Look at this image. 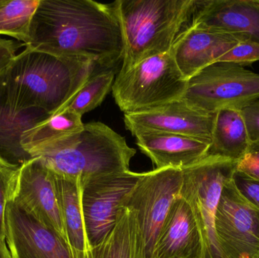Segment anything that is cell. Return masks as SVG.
<instances>
[{
    "instance_id": "obj_1",
    "label": "cell",
    "mask_w": 259,
    "mask_h": 258,
    "mask_svg": "<svg viewBox=\"0 0 259 258\" xmlns=\"http://www.w3.org/2000/svg\"><path fill=\"white\" fill-rule=\"evenodd\" d=\"M26 47L111 68L123 59L122 31L113 3L39 0Z\"/></svg>"
},
{
    "instance_id": "obj_2",
    "label": "cell",
    "mask_w": 259,
    "mask_h": 258,
    "mask_svg": "<svg viewBox=\"0 0 259 258\" xmlns=\"http://www.w3.org/2000/svg\"><path fill=\"white\" fill-rule=\"evenodd\" d=\"M92 62L66 59L26 47L2 72L11 101L21 109L50 115L65 109L92 77Z\"/></svg>"
},
{
    "instance_id": "obj_3",
    "label": "cell",
    "mask_w": 259,
    "mask_h": 258,
    "mask_svg": "<svg viewBox=\"0 0 259 258\" xmlns=\"http://www.w3.org/2000/svg\"><path fill=\"white\" fill-rule=\"evenodd\" d=\"M27 152L32 159H40L56 175L82 184L93 177L130 171L137 151L109 126L93 122L75 134Z\"/></svg>"
},
{
    "instance_id": "obj_4",
    "label": "cell",
    "mask_w": 259,
    "mask_h": 258,
    "mask_svg": "<svg viewBox=\"0 0 259 258\" xmlns=\"http://www.w3.org/2000/svg\"><path fill=\"white\" fill-rule=\"evenodd\" d=\"M196 0H118L113 4L124 42V73L145 59L170 53L188 28Z\"/></svg>"
},
{
    "instance_id": "obj_5",
    "label": "cell",
    "mask_w": 259,
    "mask_h": 258,
    "mask_svg": "<svg viewBox=\"0 0 259 258\" xmlns=\"http://www.w3.org/2000/svg\"><path fill=\"white\" fill-rule=\"evenodd\" d=\"M187 81L170 51L145 59L126 72H119L112 93L121 111L134 113L182 98Z\"/></svg>"
},
{
    "instance_id": "obj_6",
    "label": "cell",
    "mask_w": 259,
    "mask_h": 258,
    "mask_svg": "<svg viewBox=\"0 0 259 258\" xmlns=\"http://www.w3.org/2000/svg\"><path fill=\"white\" fill-rule=\"evenodd\" d=\"M239 162L207 156L182 170L180 196L191 207L202 233L204 258H224L216 238V212L224 186L232 180Z\"/></svg>"
},
{
    "instance_id": "obj_7",
    "label": "cell",
    "mask_w": 259,
    "mask_h": 258,
    "mask_svg": "<svg viewBox=\"0 0 259 258\" xmlns=\"http://www.w3.org/2000/svg\"><path fill=\"white\" fill-rule=\"evenodd\" d=\"M183 99L196 110L215 114L241 110L259 98V74L231 62H215L189 79Z\"/></svg>"
},
{
    "instance_id": "obj_8",
    "label": "cell",
    "mask_w": 259,
    "mask_h": 258,
    "mask_svg": "<svg viewBox=\"0 0 259 258\" xmlns=\"http://www.w3.org/2000/svg\"><path fill=\"white\" fill-rule=\"evenodd\" d=\"M183 171L175 168L143 173L121 207L132 209L144 241L146 258H152L154 248L170 206L179 196Z\"/></svg>"
},
{
    "instance_id": "obj_9",
    "label": "cell",
    "mask_w": 259,
    "mask_h": 258,
    "mask_svg": "<svg viewBox=\"0 0 259 258\" xmlns=\"http://www.w3.org/2000/svg\"><path fill=\"white\" fill-rule=\"evenodd\" d=\"M143 173L127 171L93 177L81 184V204L88 242L98 245L116 224L127 195Z\"/></svg>"
},
{
    "instance_id": "obj_10",
    "label": "cell",
    "mask_w": 259,
    "mask_h": 258,
    "mask_svg": "<svg viewBox=\"0 0 259 258\" xmlns=\"http://www.w3.org/2000/svg\"><path fill=\"white\" fill-rule=\"evenodd\" d=\"M216 238L224 258H256L259 212L238 193L232 180L224 186L216 212Z\"/></svg>"
},
{
    "instance_id": "obj_11",
    "label": "cell",
    "mask_w": 259,
    "mask_h": 258,
    "mask_svg": "<svg viewBox=\"0 0 259 258\" xmlns=\"http://www.w3.org/2000/svg\"><path fill=\"white\" fill-rule=\"evenodd\" d=\"M12 199L60 236L68 247L56 190V175L39 158L30 159L20 168Z\"/></svg>"
},
{
    "instance_id": "obj_12",
    "label": "cell",
    "mask_w": 259,
    "mask_h": 258,
    "mask_svg": "<svg viewBox=\"0 0 259 258\" xmlns=\"http://www.w3.org/2000/svg\"><path fill=\"white\" fill-rule=\"evenodd\" d=\"M6 242L12 258H72L60 236L13 199L6 205Z\"/></svg>"
},
{
    "instance_id": "obj_13",
    "label": "cell",
    "mask_w": 259,
    "mask_h": 258,
    "mask_svg": "<svg viewBox=\"0 0 259 258\" xmlns=\"http://www.w3.org/2000/svg\"><path fill=\"white\" fill-rule=\"evenodd\" d=\"M215 114L189 106L183 98L149 110L124 114L126 128L134 136L141 132L185 135L211 142Z\"/></svg>"
},
{
    "instance_id": "obj_14",
    "label": "cell",
    "mask_w": 259,
    "mask_h": 258,
    "mask_svg": "<svg viewBox=\"0 0 259 258\" xmlns=\"http://www.w3.org/2000/svg\"><path fill=\"white\" fill-rule=\"evenodd\" d=\"M190 27L259 45V0H196Z\"/></svg>"
},
{
    "instance_id": "obj_15",
    "label": "cell",
    "mask_w": 259,
    "mask_h": 258,
    "mask_svg": "<svg viewBox=\"0 0 259 258\" xmlns=\"http://www.w3.org/2000/svg\"><path fill=\"white\" fill-rule=\"evenodd\" d=\"M152 258H204L200 229L190 204L180 195L170 206Z\"/></svg>"
},
{
    "instance_id": "obj_16",
    "label": "cell",
    "mask_w": 259,
    "mask_h": 258,
    "mask_svg": "<svg viewBox=\"0 0 259 258\" xmlns=\"http://www.w3.org/2000/svg\"><path fill=\"white\" fill-rule=\"evenodd\" d=\"M240 41L228 33L190 27L175 40L170 53L184 78H191L235 46Z\"/></svg>"
},
{
    "instance_id": "obj_17",
    "label": "cell",
    "mask_w": 259,
    "mask_h": 258,
    "mask_svg": "<svg viewBox=\"0 0 259 258\" xmlns=\"http://www.w3.org/2000/svg\"><path fill=\"white\" fill-rule=\"evenodd\" d=\"M135 136L139 148L151 159L155 169L189 168L206 157L211 143L185 135L164 132H141Z\"/></svg>"
},
{
    "instance_id": "obj_18",
    "label": "cell",
    "mask_w": 259,
    "mask_h": 258,
    "mask_svg": "<svg viewBox=\"0 0 259 258\" xmlns=\"http://www.w3.org/2000/svg\"><path fill=\"white\" fill-rule=\"evenodd\" d=\"M3 72V71H2ZM0 73V157L10 165L21 167L32 159L22 145L23 136L52 116L39 109H21L9 98Z\"/></svg>"
},
{
    "instance_id": "obj_19",
    "label": "cell",
    "mask_w": 259,
    "mask_h": 258,
    "mask_svg": "<svg viewBox=\"0 0 259 258\" xmlns=\"http://www.w3.org/2000/svg\"><path fill=\"white\" fill-rule=\"evenodd\" d=\"M56 175V174H55ZM56 190L72 258H91L81 204V184L56 175Z\"/></svg>"
},
{
    "instance_id": "obj_20",
    "label": "cell",
    "mask_w": 259,
    "mask_h": 258,
    "mask_svg": "<svg viewBox=\"0 0 259 258\" xmlns=\"http://www.w3.org/2000/svg\"><path fill=\"white\" fill-rule=\"evenodd\" d=\"M250 141L240 109H222L215 113L211 143L207 156L240 162L250 146Z\"/></svg>"
},
{
    "instance_id": "obj_21",
    "label": "cell",
    "mask_w": 259,
    "mask_h": 258,
    "mask_svg": "<svg viewBox=\"0 0 259 258\" xmlns=\"http://www.w3.org/2000/svg\"><path fill=\"white\" fill-rule=\"evenodd\" d=\"M91 258H146L143 235L132 209H120L115 227L91 248Z\"/></svg>"
},
{
    "instance_id": "obj_22",
    "label": "cell",
    "mask_w": 259,
    "mask_h": 258,
    "mask_svg": "<svg viewBox=\"0 0 259 258\" xmlns=\"http://www.w3.org/2000/svg\"><path fill=\"white\" fill-rule=\"evenodd\" d=\"M83 127L82 117L65 108L26 132L22 145L27 152L31 148L75 134L81 131Z\"/></svg>"
},
{
    "instance_id": "obj_23",
    "label": "cell",
    "mask_w": 259,
    "mask_h": 258,
    "mask_svg": "<svg viewBox=\"0 0 259 258\" xmlns=\"http://www.w3.org/2000/svg\"><path fill=\"white\" fill-rule=\"evenodd\" d=\"M39 0H0V35L27 45L30 24Z\"/></svg>"
},
{
    "instance_id": "obj_24",
    "label": "cell",
    "mask_w": 259,
    "mask_h": 258,
    "mask_svg": "<svg viewBox=\"0 0 259 258\" xmlns=\"http://www.w3.org/2000/svg\"><path fill=\"white\" fill-rule=\"evenodd\" d=\"M115 72L112 69L104 70L92 76L76 94L67 109L83 116L101 105L113 86Z\"/></svg>"
},
{
    "instance_id": "obj_25",
    "label": "cell",
    "mask_w": 259,
    "mask_h": 258,
    "mask_svg": "<svg viewBox=\"0 0 259 258\" xmlns=\"http://www.w3.org/2000/svg\"><path fill=\"white\" fill-rule=\"evenodd\" d=\"M21 167L14 166L0 157V239L6 241V209L12 199Z\"/></svg>"
},
{
    "instance_id": "obj_26",
    "label": "cell",
    "mask_w": 259,
    "mask_h": 258,
    "mask_svg": "<svg viewBox=\"0 0 259 258\" xmlns=\"http://www.w3.org/2000/svg\"><path fill=\"white\" fill-rule=\"evenodd\" d=\"M259 61V45L249 42H240L219 58L217 62H231L244 66Z\"/></svg>"
},
{
    "instance_id": "obj_27",
    "label": "cell",
    "mask_w": 259,
    "mask_h": 258,
    "mask_svg": "<svg viewBox=\"0 0 259 258\" xmlns=\"http://www.w3.org/2000/svg\"><path fill=\"white\" fill-rule=\"evenodd\" d=\"M232 183L242 198L259 212V180L237 170Z\"/></svg>"
},
{
    "instance_id": "obj_28",
    "label": "cell",
    "mask_w": 259,
    "mask_h": 258,
    "mask_svg": "<svg viewBox=\"0 0 259 258\" xmlns=\"http://www.w3.org/2000/svg\"><path fill=\"white\" fill-rule=\"evenodd\" d=\"M251 143L259 141V100L252 101L241 109Z\"/></svg>"
},
{
    "instance_id": "obj_29",
    "label": "cell",
    "mask_w": 259,
    "mask_h": 258,
    "mask_svg": "<svg viewBox=\"0 0 259 258\" xmlns=\"http://www.w3.org/2000/svg\"><path fill=\"white\" fill-rule=\"evenodd\" d=\"M237 170L259 180V141L250 144L246 156L239 162Z\"/></svg>"
},
{
    "instance_id": "obj_30",
    "label": "cell",
    "mask_w": 259,
    "mask_h": 258,
    "mask_svg": "<svg viewBox=\"0 0 259 258\" xmlns=\"http://www.w3.org/2000/svg\"><path fill=\"white\" fill-rule=\"evenodd\" d=\"M21 45L15 41L0 37V73L16 56L17 51Z\"/></svg>"
},
{
    "instance_id": "obj_31",
    "label": "cell",
    "mask_w": 259,
    "mask_h": 258,
    "mask_svg": "<svg viewBox=\"0 0 259 258\" xmlns=\"http://www.w3.org/2000/svg\"><path fill=\"white\" fill-rule=\"evenodd\" d=\"M0 258H12L6 241L0 239Z\"/></svg>"
},
{
    "instance_id": "obj_32",
    "label": "cell",
    "mask_w": 259,
    "mask_h": 258,
    "mask_svg": "<svg viewBox=\"0 0 259 258\" xmlns=\"http://www.w3.org/2000/svg\"><path fill=\"white\" fill-rule=\"evenodd\" d=\"M256 258H259V251H258V256H257V257H256Z\"/></svg>"
}]
</instances>
